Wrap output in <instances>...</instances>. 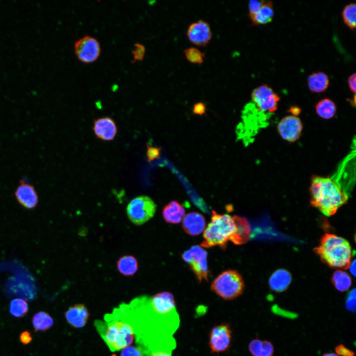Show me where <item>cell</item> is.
Returning a JSON list of instances; mask_svg holds the SVG:
<instances>
[{
    "label": "cell",
    "mask_w": 356,
    "mask_h": 356,
    "mask_svg": "<svg viewBox=\"0 0 356 356\" xmlns=\"http://www.w3.org/2000/svg\"><path fill=\"white\" fill-rule=\"evenodd\" d=\"M264 0H251L249 3V16L250 18L254 15L260 9L262 5Z\"/></svg>",
    "instance_id": "e575fe53"
},
{
    "label": "cell",
    "mask_w": 356,
    "mask_h": 356,
    "mask_svg": "<svg viewBox=\"0 0 356 356\" xmlns=\"http://www.w3.org/2000/svg\"><path fill=\"white\" fill-rule=\"evenodd\" d=\"M211 290L224 300L234 299L242 294L244 282L236 270L228 269L220 273L212 282Z\"/></svg>",
    "instance_id": "5b68a950"
},
{
    "label": "cell",
    "mask_w": 356,
    "mask_h": 356,
    "mask_svg": "<svg viewBox=\"0 0 356 356\" xmlns=\"http://www.w3.org/2000/svg\"><path fill=\"white\" fill-rule=\"evenodd\" d=\"M331 281L336 289L341 292L347 290L352 285L350 275L341 270H337L334 272Z\"/></svg>",
    "instance_id": "4316f807"
},
{
    "label": "cell",
    "mask_w": 356,
    "mask_h": 356,
    "mask_svg": "<svg viewBox=\"0 0 356 356\" xmlns=\"http://www.w3.org/2000/svg\"><path fill=\"white\" fill-rule=\"evenodd\" d=\"M185 209L177 201L173 200L163 209L162 215L166 222L171 224L180 222L185 217Z\"/></svg>",
    "instance_id": "d6986e66"
},
{
    "label": "cell",
    "mask_w": 356,
    "mask_h": 356,
    "mask_svg": "<svg viewBox=\"0 0 356 356\" xmlns=\"http://www.w3.org/2000/svg\"><path fill=\"white\" fill-rule=\"evenodd\" d=\"M249 350L253 356H273V347L269 341L254 339L249 345Z\"/></svg>",
    "instance_id": "cb8c5ba5"
},
{
    "label": "cell",
    "mask_w": 356,
    "mask_h": 356,
    "mask_svg": "<svg viewBox=\"0 0 356 356\" xmlns=\"http://www.w3.org/2000/svg\"><path fill=\"white\" fill-rule=\"evenodd\" d=\"M342 15L344 23L352 30L356 28V5L354 3L346 5L344 8Z\"/></svg>",
    "instance_id": "f1b7e54d"
},
{
    "label": "cell",
    "mask_w": 356,
    "mask_h": 356,
    "mask_svg": "<svg viewBox=\"0 0 356 356\" xmlns=\"http://www.w3.org/2000/svg\"><path fill=\"white\" fill-rule=\"evenodd\" d=\"M95 326L100 336L112 352L122 350L134 341V334L132 327L121 321L108 324L95 321Z\"/></svg>",
    "instance_id": "277c9868"
},
{
    "label": "cell",
    "mask_w": 356,
    "mask_h": 356,
    "mask_svg": "<svg viewBox=\"0 0 356 356\" xmlns=\"http://www.w3.org/2000/svg\"><path fill=\"white\" fill-rule=\"evenodd\" d=\"M206 108L205 104L200 102L195 103L193 107V112L196 115H203L205 114Z\"/></svg>",
    "instance_id": "8d00e7d4"
},
{
    "label": "cell",
    "mask_w": 356,
    "mask_h": 356,
    "mask_svg": "<svg viewBox=\"0 0 356 356\" xmlns=\"http://www.w3.org/2000/svg\"><path fill=\"white\" fill-rule=\"evenodd\" d=\"M322 356H339L337 354H334V353H328V354H325Z\"/></svg>",
    "instance_id": "7bdbcfd3"
},
{
    "label": "cell",
    "mask_w": 356,
    "mask_h": 356,
    "mask_svg": "<svg viewBox=\"0 0 356 356\" xmlns=\"http://www.w3.org/2000/svg\"><path fill=\"white\" fill-rule=\"evenodd\" d=\"M186 34L189 40L199 46H206L212 37L209 23L202 20L191 23L188 28Z\"/></svg>",
    "instance_id": "4fadbf2b"
},
{
    "label": "cell",
    "mask_w": 356,
    "mask_h": 356,
    "mask_svg": "<svg viewBox=\"0 0 356 356\" xmlns=\"http://www.w3.org/2000/svg\"><path fill=\"white\" fill-rule=\"evenodd\" d=\"M307 82L310 90L315 93L324 92L329 85L328 76L321 71L312 73L308 77Z\"/></svg>",
    "instance_id": "44dd1931"
},
{
    "label": "cell",
    "mask_w": 356,
    "mask_h": 356,
    "mask_svg": "<svg viewBox=\"0 0 356 356\" xmlns=\"http://www.w3.org/2000/svg\"><path fill=\"white\" fill-rule=\"evenodd\" d=\"M18 202L26 209H33L38 205L39 196L33 185L21 179L14 192Z\"/></svg>",
    "instance_id": "5bb4252c"
},
{
    "label": "cell",
    "mask_w": 356,
    "mask_h": 356,
    "mask_svg": "<svg viewBox=\"0 0 356 356\" xmlns=\"http://www.w3.org/2000/svg\"><path fill=\"white\" fill-rule=\"evenodd\" d=\"M146 300L149 307L157 315L166 316L177 314L174 297L170 292L157 293L150 298L147 297Z\"/></svg>",
    "instance_id": "8fae6325"
},
{
    "label": "cell",
    "mask_w": 356,
    "mask_h": 356,
    "mask_svg": "<svg viewBox=\"0 0 356 356\" xmlns=\"http://www.w3.org/2000/svg\"><path fill=\"white\" fill-rule=\"evenodd\" d=\"M93 131L97 138L104 141H111L115 137L118 129L113 119L103 117L94 120Z\"/></svg>",
    "instance_id": "9a60e30c"
},
{
    "label": "cell",
    "mask_w": 356,
    "mask_h": 356,
    "mask_svg": "<svg viewBox=\"0 0 356 356\" xmlns=\"http://www.w3.org/2000/svg\"><path fill=\"white\" fill-rule=\"evenodd\" d=\"M341 179L337 173L335 177L314 176L312 179L311 204L326 216L334 215L348 200L350 189L342 184Z\"/></svg>",
    "instance_id": "6da1fadb"
},
{
    "label": "cell",
    "mask_w": 356,
    "mask_h": 356,
    "mask_svg": "<svg viewBox=\"0 0 356 356\" xmlns=\"http://www.w3.org/2000/svg\"><path fill=\"white\" fill-rule=\"evenodd\" d=\"M119 272L125 276H133L138 269L136 259L132 255H125L119 259L117 262Z\"/></svg>",
    "instance_id": "7402d4cb"
},
{
    "label": "cell",
    "mask_w": 356,
    "mask_h": 356,
    "mask_svg": "<svg viewBox=\"0 0 356 356\" xmlns=\"http://www.w3.org/2000/svg\"><path fill=\"white\" fill-rule=\"evenodd\" d=\"M156 205L149 197L141 195L133 198L127 207L130 220L135 225H141L152 218L156 212Z\"/></svg>",
    "instance_id": "8992f818"
},
{
    "label": "cell",
    "mask_w": 356,
    "mask_h": 356,
    "mask_svg": "<svg viewBox=\"0 0 356 356\" xmlns=\"http://www.w3.org/2000/svg\"><path fill=\"white\" fill-rule=\"evenodd\" d=\"M232 218L235 226V230L229 241L237 245L244 244L249 239L251 234L250 223L245 218L238 216H234Z\"/></svg>",
    "instance_id": "ac0fdd59"
},
{
    "label": "cell",
    "mask_w": 356,
    "mask_h": 356,
    "mask_svg": "<svg viewBox=\"0 0 356 356\" xmlns=\"http://www.w3.org/2000/svg\"><path fill=\"white\" fill-rule=\"evenodd\" d=\"M150 356H172L169 352H156L152 353Z\"/></svg>",
    "instance_id": "60d3db41"
},
{
    "label": "cell",
    "mask_w": 356,
    "mask_h": 356,
    "mask_svg": "<svg viewBox=\"0 0 356 356\" xmlns=\"http://www.w3.org/2000/svg\"><path fill=\"white\" fill-rule=\"evenodd\" d=\"M356 73H354L348 78V80L349 87L350 89L354 93L356 92Z\"/></svg>",
    "instance_id": "f35d334b"
},
{
    "label": "cell",
    "mask_w": 356,
    "mask_h": 356,
    "mask_svg": "<svg viewBox=\"0 0 356 356\" xmlns=\"http://www.w3.org/2000/svg\"><path fill=\"white\" fill-rule=\"evenodd\" d=\"M335 351L338 356H354V353L345 347L343 345L338 346Z\"/></svg>",
    "instance_id": "d590c367"
},
{
    "label": "cell",
    "mask_w": 356,
    "mask_h": 356,
    "mask_svg": "<svg viewBox=\"0 0 356 356\" xmlns=\"http://www.w3.org/2000/svg\"><path fill=\"white\" fill-rule=\"evenodd\" d=\"M274 10L271 1H264L258 11L250 19L253 25L270 22L273 18Z\"/></svg>",
    "instance_id": "603a6c76"
},
{
    "label": "cell",
    "mask_w": 356,
    "mask_h": 356,
    "mask_svg": "<svg viewBox=\"0 0 356 356\" xmlns=\"http://www.w3.org/2000/svg\"><path fill=\"white\" fill-rule=\"evenodd\" d=\"M134 47L132 52L134 57L132 62L142 60L145 53V48L143 44L137 43L134 44Z\"/></svg>",
    "instance_id": "4dcf8cb0"
},
{
    "label": "cell",
    "mask_w": 356,
    "mask_h": 356,
    "mask_svg": "<svg viewBox=\"0 0 356 356\" xmlns=\"http://www.w3.org/2000/svg\"><path fill=\"white\" fill-rule=\"evenodd\" d=\"M187 60L194 64H201L203 62L205 53L194 47L186 48L183 51Z\"/></svg>",
    "instance_id": "f546056e"
},
{
    "label": "cell",
    "mask_w": 356,
    "mask_h": 356,
    "mask_svg": "<svg viewBox=\"0 0 356 356\" xmlns=\"http://www.w3.org/2000/svg\"><path fill=\"white\" fill-rule=\"evenodd\" d=\"M185 232L191 236H196L201 233L206 227V220L200 213L192 212L185 216L182 223Z\"/></svg>",
    "instance_id": "e0dca14e"
},
{
    "label": "cell",
    "mask_w": 356,
    "mask_h": 356,
    "mask_svg": "<svg viewBox=\"0 0 356 356\" xmlns=\"http://www.w3.org/2000/svg\"><path fill=\"white\" fill-rule=\"evenodd\" d=\"M232 331L228 324L224 323L215 326L210 334L209 345L213 353L226 351L230 347Z\"/></svg>",
    "instance_id": "30bf717a"
},
{
    "label": "cell",
    "mask_w": 356,
    "mask_h": 356,
    "mask_svg": "<svg viewBox=\"0 0 356 356\" xmlns=\"http://www.w3.org/2000/svg\"><path fill=\"white\" fill-rule=\"evenodd\" d=\"M303 128L300 119L293 115L283 117L277 125V131L280 136L289 142H294L300 138Z\"/></svg>",
    "instance_id": "7c38bea8"
},
{
    "label": "cell",
    "mask_w": 356,
    "mask_h": 356,
    "mask_svg": "<svg viewBox=\"0 0 356 356\" xmlns=\"http://www.w3.org/2000/svg\"><path fill=\"white\" fill-rule=\"evenodd\" d=\"M75 54L78 59L85 63L96 61L101 53V47L97 40L89 35H86L74 44Z\"/></svg>",
    "instance_id": "9c48e42d"
},
{
    "label": "cell",
    "mask_w": 356,
    "mask_h": 356,
    "mask_svg": "<svg viewBox=\"0 0 356 356\" xmlns=\"http://www.w3.org/2000/svg\"><path fill=\"white\" fill-rule=\"evenodd\" d=\"M207 251L199 245L192 246L182 254L183 260L200 282L208 279L210 270L207 264Z\"/></svg>",
    "instance_id": "52a82bcc"
},
{
    "label": "cell",
    "mask_w": 356,
    "mask_h": 356,
    "mask_svg": "<svg viewBox=\"0 0 356 356\" xmlns=\"http://www.w3.org/2000/svg\"><path fill=\"white\" fill-rule=\"evenodd\" d=\"M351 272L354 275H356V260H354L353 262L351 263L349 267Z\"/></svg>",
    "instance_id": "b9f144b4"
},
{
    "label": "cell",
    "mask_w": 356,
    "mask_h": 356,
    "mask_svg": "<svg viewBox=\"0 0 356 356\" xmlns=\"http://www.w3.org/2000/svg\"><path fill=\"white\" fill-rule=\"evenodd\" d=\"M146 157L148 162H151L158 159L161 154V148L147 144Z\"/></svg>",
    "instance_id": "1f68e13d"
},
{
    "label": "cell",
    "mask_w": 356,
    "mask_h": 356,
    "mask_svg": "<svg viewBox=\"0 0 356 356\" xmlns=\"http://www.w3.org/2000/svg\"><path fill=\"white\" fill-rule=\"evenodd\" d=\"M211 221L203 232V241L200 246L209 248L219 246L225 249L228 241L235 230L232 217L212 211Z\"/></svg>",
    "instance_id": "3957f363"
},
{
    "label": "cell",
    "mask_w": 356,
    "mask_h": 356,
    "mask_svg": "<svg viewBox=\"0 0 356 356\" xmlns=\"http://www.w3.org/2000/svg\"><path fill=\"white\" fill-rule=\"evenodd\" d=\"M347 309L350 311L355 312L356 309V289L352 290L348 294L346 302Z\"/></svg>",
    "instance_id": "836d02e7"
},
{
    "label": "cell",
    "mask_w": 356,
    "mask_h": 356,
    "mask_svg": "<svg viewBox=\"0 0 356 356\" xmlns=\"http://www.w3.org/2000/svg\"><path fill=\"white\" fill-rule=\"evenodd\" d=\"M32 322L36 331H46L54 324L52 317L44 311H40L35 313L33 316Z\"/></svg>",
    "instance_id": "d4e9b609"
},
{
    "label": "cell",
    "mask_w": 356,
    "mask_h": 356,
    "mask_svg": "<svg viewBox=\"0 0 356 356\" xmlns=\"http://www.w3.org/2000/svg\"><path fill=\"white\" fill-rule=\"evenodd\" d=\"M314 250L321 261L331 267L345 269L349 267L353 251L349 242L341 237L326 233Z\"/></svg>",
    "instance_id": "7a4b0ae2"
},
{
    "label": "cell",
    "mask_w": 356,
    "mask_h": 356,
    "mask_svg": "<svg viewBox=\"0 0 356 356\" xmlns=\"http://www.w3.org/2000/svg\"><path fill=\"white\" fill-rule=\"evenodd\" d=\"M65 317L72 327L82 328L87 324L89 316L87 308L84 304H76L70 307L65 312Z\"/></svg>",
    "instance_id": "2e32d148"
},
{
    "label": "cell",
    "mask_w": 356,
    "mask_h": 356,
    "mask_svg": "<svg viewBox=\"0 0 356 356\" xmlns=\"http://www.w3.org/2000/svg\"><path fill=\"white\" fill-rule=\"evenodd\" d=\"M315 108L316 114L324 119L332 118L337 110L335 103L331 99L326 98L319 100L316 104Z\"/></svg>",
    "instance_id": "484cf974"
},
{
    "label": "cell",
    "mask_w": 356,
    "mask_h": 356,
    "mask_svg": "<svg viewBox=\"0 0 356 356\" xmlns=\"http://www.w3.org/2000/svg\"><path fill=\"white\" fill-rule=\"evenodd\" d=\"M251 98L257 109L263 113L270 114L277 109L278 95L268 86L261 85L254 89Z\"/></svg>",
    "instance_id": "ba28073f"
},
{
    "label": "cell",
    "mask_w": 356,
    "mask_h": 356,
    "mask_svg": "<svg viewBox=\"0 0 356 356\" xmlns=\"http://www.w3.org/2000/svg\"><path fill=\"white\" fill-rule=\"evenodd\" d=\"M120 356H143L141 350L134 346H128L122 349Z\"/></svg>",
    "instance_id": "d6a6232c"
},
{
    "label": "cell",
    "mask_w": 356,
    "mask_h": 356,
    "mask_svg": "<svg viewBox=\"0 0 356 356\" xmlns=\"http://www.w3.org/2000/svg\"><path fill=\"white\" fill-rule=\"evenodd\" d=\"M301 109L297 106H293L289 109V112L293 115L297 116L301 113Z\"/></svg>",
    "instance_id": "ab89813d"
},
{
    "label": "cell",
    "mask_w": 356,
    "mask_h": 356,
    "mask_svg": "<svg viewBox=\"0 0 356 356\" xmlns=\"http://www.w3.org/2000/svg\"><path fill=\"white\" fill-rule=\"evenodd\" d=\"M19 340L23 344L27 345L32 341V337L29 331H24L20 334Z\"/></svg>",
    "instance_id": "74e56055"
},
{
    "label": "cell",
    "mask_w": 356,
    "mask_h": 356,
    "mask_svg": "<svg viewBox=\"0 0 356 356\" xmlns=\"http://www.w3.org/2000/svg\"><path fill=\"white\" fill-rule=\"evenodd\" d=\"M292 281L290 273L284 269L276 270L271 275L269 279L270 288L277 292L285 290Z\"/></svg>",
    "instance_id": "ffe728a7"
},
{
    "label": "cell",
    "mask_w": 356,
    "mask_h": 356,
    "mask_svg": "<svg viewBox=\"0 0 356 356\" xmlns=\"http://www.w3.org/2000/svg\"><path fill=\"white\" fill-rule=\"evenodd\" d=\"M9 310L12 316L20 318L24 316L27 313L29 307L27 302L25 300L21 298H15L11 301Z\"/></svg>",
    "instance_id": "83f0119b"
}]
</instances>
